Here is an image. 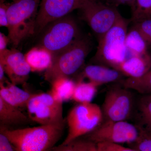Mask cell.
<instances>
[{"instance_id":"6da1fadb","label":"cell","mask_w":151,"mask_h":151,"mask_svg":"<svg viewBox=\"0 0 151 151\" xmlns=\"http://www.w3.org/2000/svg\"><path fill=\"white\" fill-rule=\"evenodd\" d=\"M66 124L65 119L57 124L22 129L1 126V132L16 151H50L62 137Z\"/></svg>"},{"instance_id":"7a4b0ae2","label":"cell","mask_w":151,"mask_h":151,"mask_svg":"<svg viewBox=\"0 0 151 151\" xmlns=\"http://www.w3.org/2000/svg\"><path fill=\"white\" fill-rule=\"evenodd\" d=\"M41 0H13L7 3L8 37L17 46L35 33V25Z\"/></svg>"},{"instance_id":"3957f363","label":"cell","mask_w":151,"mask_h":151,"mask_svg":"<svg viewBox=\"0 0 151 151\" xmlns=\"http://www.w3.org/2000/svg\"><path fill=\"white\" fill-rule=\"evenodd\" d=\"M129 21L123 17L111 29L100 38L94 62L117 70L127 58L126 38Z\"/></svg>"},{"instance_id":"277c9868","label":"cell","mask_w":151,"mask_h":151,"mask_svg":"<svg viewBox=\"0 0 151 151\" xmlns=\"http://www.w3.org/2000/svg\"><path fill=\"white\" fill-rule=\"evenodd\" d=\"M86 38H79L66 49L53 56L51 66L45 71L44 78L51 83L57 78L74 74L84 63L91 50Z\"/></svg>"},{"instance_id":"5b68a950","label":"cell","mask_w":151,"mask_h":151,"mask_svg":"<svg viewBox=\"0 0 151 151\" xmlns=\"http://www.w3.org/2000/svg\"><path fill=\"white\" fill-rule=\"evenodd\" d=\"M103 120L102 109L92 103H79L69 111L66 119L68 128L67 137L62 143L66 145L89 134Z\"/></svg>"},{"instance_id":"8992f818","label":"cell","mask_w":151,"mask_h":151,"mask_svg":"<svg viewBox=\"0 0 151 151\" xmlns=\"http://www.w3.org/2000/svg\"><path fill=\"white\" fill-rule=\"evenodd\" d=\"M45 28L39 46L50 52L53 57L80 38L76 22L68 16L50 23Z\"/></svg>"},{"instance_id":"52a82bcc","label":"cell","mask_w":151,"mask_h":151,"mask_svg":"<svg viewBox=\"0 0 151 151\" xmlns=\"http://www.w3.org/2000/svg\"><path fill=\"white\" fill-rule=\"evenodd\" d=\"M121 84L111 87L105 94L101 108L103 121L123 122L133 116L136 100L132 90Z\"/></svg>"},{"instance_id":"ba28073f","label":"cell","mask_w":151,"mask_h":151,"mask_svg":"<svg viewBox=\"0 0 151 151\" xmlns=\"http://www.w3.org/2000/svg\"><path fill=\"white\" fill-rule=\"evenodd\" d=\"M139 132L137 126L127 121H103L94 131L84 137L96 145L109 143L129 145L137 139Z\"/></svg>"},{"instance_id":"9c48e42d","label":"cell","mask_w":151,"mask_h":151,"mask_svg":"<svg viewBox=\"0 0 151 151\" xmlns=\"http://www.w3.org/2000/svg\"><path fill=\"white\" fill-rule=\"evenodd\" d=\"M79 10L82 19L98 39L108 32L122 17L116 8L98 0H87Z\"/></svg>"},{"instance_id":"30bf717a","label":"cell","mask_w":151,"mask_h":151,"mask_svg":"<svg viewBox=\"0 0 151 151\" xmlns=\"http://www.w3.org/2000/svg\"><path fill=\"white\" fill-rule=\"evenodd\" d=\"M26 108L31 121L40 125L57 124L65 119L63 103L56 101L50 93L34 94Z\"/></svg>"},{"instance_id":"8fae6325","label":"cell","mask_w":151,"mask_h":151,"mask_svg":"<svg viewBox=\"0 0 151 151\" xmlns=\"http://www.w3.org/2000/svg\"><path fill=\"white\" fill-rule=\"evenodd\" d=\"M87 0H41L36 21L35 32H39L50 23L80 9Z\"/></svg>"},{"instance_id":"7c38bea8","label":"cell","mask_w":151,"mask_h":151,"mask_svg":"<svg viewBox=\"0 0 151 151\" xmlns=\"http://www.w3.org/2000/svg\"><path fill=\"white\" fill-rule=\"evenodd\" d=\"M0 64L11 82L16 85L25 83L31 71L25 55L15 48L0 52Z\"/></svg>"},{"instance_id":"4fadbf2b","label":"cell","mask_w":151,"mask_h":151,"mask_svg":"<svg viewBox=\"0 0 151 151\" xmlns=\"http://www.w3.org/2000/svg\"><path fill=\"white\" fill-rule=\"evenodd\" d=\"M83 76L98 87L103 84L119 82L124 76L119 70L102 65H89L83 70Z\"/></svg>"},{"instance_id":"5bb4252c","label":"cell","mask_w":151,"mask_h":151,"mask_svg":"<svg viewBox=\"0 0 151 151\" xmlns=\"http://www.w3.org/2000/svg\"><path fill=\"white\" fill-rule=\"evenodd\" d=\"M151 68V56L148 53L142 55H132L128 57L117 70L127 78H137L143 76Z\"/></svg>"},{"instance_id":"9a60e30c","label":"cell","mask_w":151,"mask_h":151,"mask_svg":"<svg viewBox=\"0 0 151 151\" xmlns=\"http://www.w3.org/2000/svg\"><path fill=\"white\" fill-rule=\"evenodd\" d=\"M33 94L20 89L8 80L0 83V98L19 109L26 108Z\"/></svg>"},{"instance_id":"2e32d148","label":"cell","mask_w":151,"mask_h":151,"mask_svg":"<svg viewBox=\"0 0 151 151\" xmlns=\"http://www.w3.org/2000/svg\"><path fill=\"white\" fill-rule=\"evenodd\" d=\"M0 122L1 126H17L25 125L32 122L28 115L19 108L10 105L0 98Z\"/></svg>"},{"instance_id":"e0dca14e","label":"cell","mask_w":151,"mask_h":151,"mask_svg":"<svg viewBox=\"0 0 151 151\" xmlns=\"http://www.w3.org/2000/svg\"><path fill=\"white\" fill-rule=\"evenodd\" d=\"M133 116L136 126L151 132V94L142 95L136 100Z\"/></svg>"},{"instance_id":"ac0fdd59","label":"cell","mask_w":151,"mask_h":151,"mask_svg":"<svg viewBox=\"0 0 151 151\" xmlns=\"http://www.w3.org/2000/svg\"><path fill=\"white\" fill-rule=\"evenodd\" d=\"M24 55L31 70L33 72L46 71L51 66L53 60L51 52L40 46L32 49Z\"/></svg>"},{"instance_id":"d6986e66","label":"cell","mask_w":151,"mask_h":151,"mask_svg":"<svg viewBox=\"0 0 151 151\" xmlns=\"http://www.w3.org/2000/svg\"><path fill=\"white\" fill-rule=\"evenodd\" d=\"M51 84L50 93L56 101L63 103L71 100L76 85L73 80L67 77H60Z\"/></svg>"},{"instance_id":"ffe728a7","label":"cell","mask_w":151,"mask_h":151,"mask_svg":"<svg viewBox=\"0 0 151 151\" xmlns=\"http://www.w3.org/2000/svg\"><path fill=\"white\" fill-rule=\"evenodd\" d=\"M126 45L127 50L132 55H142L148 53V46L145 41L134 26L127 32Z\"/></svg>"},{"instance_id":"44dd1931","label":"cell","mask_w":151,"mask_h":151,"mask_svg":"<svg viewBox=\"0 0 151 151\" xmlns=\"http://www.w3.org/2000/svg\"><path fill=\"white\" fill-rule=\"evenodd\" d=\"M120 84L125 88L134 90L142 95L151 94V68L140 77L127 78Z\"/></svg>"},{"instance_id":"7402d4cb","label":"cell","mask_w":151,"mask_h":151,"mask_svg":"<svg viewBox=\"0 0 151 151\" xmlns=\"http://www.w3.org/2000/svg\"><path fill=\"white\" fill-rule=\"evenodd\" d=\"M97 87L89 81H79L76 83L71 100L78 103H91L97 93Z\"/></svg>"},{"instance_id":"603a6c76","label":"cell","mask_w":151,"mask_h":151,"mask_svg":"<svg viewBox=\"0 0 151 151\" xmlns=\"http://www.w3.org/2000/svg\"><path fill=\"white\" fill-rule=\"evenodd\" d=\"M96 144L85 138L76 139L66 144L54 147L50 151H96Z\"/></svg>"},{"instance_id":"cb8c5ba5","label":"cell","mask_w":151,"mask_h":151,"mask_svg":"<svg viewBox=\"0 0 151 151\" xmlns=\"http://www.w3.org/2000/svg\"><path fill=\"white\" fill-rule=\"evenodd\" d=\"M132 11L131 21L134 23L151 18V0H136Z\"/></svg>"},{"instance_id":"d4e9b609","label":"cell","mask_w":151,"mask_h":151,"mask_svg":"<svg viewBox=\"0 0 151 151\" xmlns=\"http://www.w3.org/2000/svg\"><path fill=\"white\" fill-rule=\"evenodd\" d=\"M139 129V137L135 142L129 145L130 147L138 151H151V132Z\"/></svg>"},{"instance_id":"484cf974","label":"cell","mask_w":151,"mask_h":151,"mask_svg":"<svg viewBox=\"0 0 151 151\" xmlns=\"http://www.w3.org/2000/svg\"><path fill=\"white\" fill-rule=\"evenodd\" d=\"M134 26L144 38L147 46H151V18L135 23Z\"/></svg>"},{"instance_id":"4316f807","label":"cell","mask_w":151,"mask_h":151,"mask_svg":"<svg viewBox=\"0 0 151 151\" xmlns=\"http://www.w3.org/2000/svg\"><path fill=\"white\" fill-rule=\"evenodd\" d=\"M97 145L103 151H138L131 148L125 147L119 144L112 143H99Z\"/></svg>"},{"instance_id":"83f0119b","label":"cell","mask_w":151,"mask_h":151,"mask_svg":"<svg viewBox=\"0 0 151 151\" xmlns=\"http://www.w3.org/2000/svg\"><path fill=\"white\" fill-rule=\"evenodd\" d=\"M7 3H0V26L1 27H8V20Z\"/></svg>"},{"instance_id":"f1b7e54d","label":"cell","mask_w":151,"mask_h":151,"mask_svg":"<svg viewBox=\"0 0 151 151\" xmlns=\"http://www.w3.org/2000/svg\"><path fill=\"white\" fill-rule=\"evenodd\" d=\"M0 151H16L8 139L2 133H0Z\"/></svg>"},{"instance_id":"f546056e","label":"cell","mask_w":151,"mask_h":151,"mask_svg":"<svg viewBox=\"0 0 151 151\" xmlns=\"http://www.w3.org/2000/svg\"><path fill=\"white\" fill-rule=\"evenodd\" d=\"M135 1L136 0H106V4L115 8H117L121 5H128L132 9L134 6Z\"/></svg>"},{"instance_id":"4dcf8cb0","label":"cell","mask_w":151,"mask_h":151,"mask_svg":"<svg viewBox=\"0 0 151 151\" xmlns=\"http://www.w3.org/2000/svg\"><path fill=\"white\" fill-rule=\"evenodd\" d=\"M10 42L8 37L6 36L3 33H0V52L7 49V45Z\"/></svg>"},{"instance_id":"1f68e13d","label":"cell","mask_w":151,"mask_h":151,"mask_svg":"<svg viewBox=\"0 0 151 151\" xmlns=\"http://www.w3.org/2000/svg\"><path fill=\"white\" fill-rule=\"evenodd\" d=\"M7 0H0V3H4Z\"/></svg>"},{"instance_id":"d6a6232c","label":"cell","mask_w":151,"mask_h":151,"mask_svg":"<svg viewBox=\"0 0 151 151\" xmlns=\"http://www.w3.org/2000/svg\"><path fill=\"white\" fill-rule=\"evenodd\" d=\"M102 151V150H101V149L99 148H98V147H97V151Z\"/></svg>"}]
</instances>
